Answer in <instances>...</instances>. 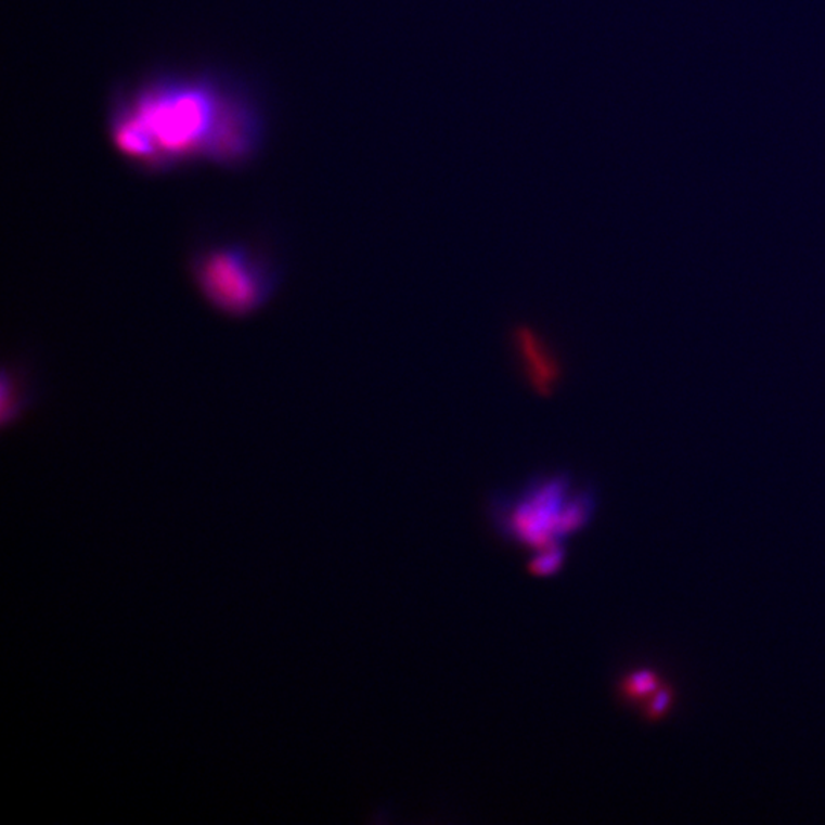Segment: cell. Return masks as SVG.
Returning a JSON list of instances; mask_svg holds the SVG:
<instances>
[{"label": "cell", "instance_id": "cell-2", "mask_svg": "<svg viewBox=\"0 0 825 825\" xmlns=\"http://www.w3.org/2000/svg\"><path fill=\"white\" fill-rule=\"evenodd\" d=\"M190 268L205 300L234 319L263 308L279 283L271 261L245 244L210 246L193 257Z\"/></svg>", "mask_w": 825, "mask_h": 825}, {"label": "cell", "instance_id": "cell-6", "mask_svg": "<svg viewBox=\"0 0 825 825\" xmlns=\"http://www.w3.org/2000/svg\"><path fill=\"white\" fill-rule=\"evenodd\" d=\"M675 688L673 683L663 682V685L653 694L641 707L642 719L647 723H659L667 719L674 707Z\"/></svg>", "mask_w": 825, "mask_h": 825}, {"label": "cell", "instance_id": "cell-3", "mask_svg": "<svg viewBox=\"0 0 825 825\" xmlns=\"http://www.w3.org/2000/svg\"><path fill=\"white\" fill-rule=\"evenodd\" d=\"M595 506L592 491L575 487L566 474H554L523 489L511 505L507 525L518 540L539 551L584 528Z\"/></svg>", "mask_w": 825, "mask_h": 825}, {"label": "cell", "instance_id": "cell-5", "mask_svg": "<svg viewBox=\"0 0 825 825\" xmlns=\"http://www.w3.org/2000/svg\"><path fill=\"white\" fill-rule=\"evenodd\" d=\"M21 381L13 372L3 371L2 375V422L11 424L21 416L26 407V395L22 391Z\"/></svg>", "mask_w": 825, "mask_h": 825}, {"label": "cell", "instance_id": "cell-1", "mask_svg": "<svg viewBox=\"0 0 825 825\" xmlns=\"http://www.w3.org/2000/svg\"><path fill=\"white\" fill-rule=\"evenodd\" d=\"M261 118L233 85L205 73H160L119 95L109 117L119 155L145 170L242 166L261 143Z\"/></svg>", "mask_w": 825, "mask_h": 825}, {"label": "cell", "instance_id": "cell-4", "mask_svg": "<svg viewBox=\"0 0 825 825\" xmlns=\"http://www.w3.org/2000/svg\"><path fill=\"white\" fill-rule=\"evenodd\" d=\"M663 682L666 679L656 668L637 667L619 679L616 694L622 704L641 708L663 685Z\"/></svg>", "mask_w": 825, "mask_h": 825}, {"label": "cell", "instance_id": "cell-7", "mask_svg": "<svg viewBox=\"0 0 825 825\" xmlns=\"http://www.w3.org/2000/svg\"><path fill=\"white\" fill-rule=\"evenodd\" d=\"M566 551L562 543L539 549L537 555L529 559L528 570L533 577H551L565 565Z\"/></svg>", "mask_w": 825, "mask_h": 825}]
</instances>
